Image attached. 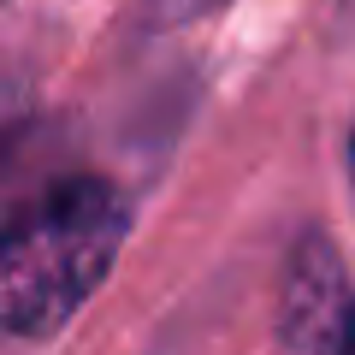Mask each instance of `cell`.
<instances>
[{
    "label": "cell",
    "instance_id": "cell-4",
    "mask_svg": "<svg viewBox=\"0 0 355 355\" xmlns=\"http://www.w3.org/2000/svg\"><path fill=\"white\" fill-rule=\"evenodd\" d=\"M349 166H355V137H349Z\"/></svg>",
    "mask_w": 355,
    "mask_h": 355
},
{
    "label": "cell",
    "instance_id": "cell-3",
    "mask_svg": "<svg viewBox=\"0 0 355 355\" xmlns=\"http://www.w3.org/2000/svg\"><path fill=\"white\" fill-rule=\"evenodd\" d=\"M338 355H355V308H349V320H343V338H338Z\"/></svg>",
    "mask_w": 355,
    "mask_h": 355
},
{
    "label": "cell",
    "instance_id": "cell-2",
    "mask_svg": "<svg viewBox=\"0 0 355 355\" xmlns=\"http://www.w3.org/2000/svg\"><path fill=\"white\" fill-rule=\"evenodd\" d=\"M343 320L338 314V254L326 243H308L302 261L291 266V296H284V331L291 343H308V349H326L331 331L343 338Z\"/></svg>",
    "mask_w": 355,
    "mask_h": 355
},
{
    "label": "cell",
    "instance_id": "cell-1",
    "mask_svg": "<svg viewBox=\"0 0 355 355\" xmlns=\"http://www.w3.org/2000/svg\"><path fill=\"white\" fill-rule=\"evenodd\" d=\"M130 207L101 178H65L42 190L6 231L0 249V314L6 331L42 338L65 326L107 279L119 243H125Z\"/></svg>",
    "mask_w": 355,
    "mask_h": 355
}]
</instances>
